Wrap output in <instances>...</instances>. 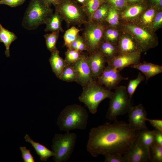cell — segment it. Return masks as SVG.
Listing matches in <instances>:
<instances>
[{
    "mask_svg": "<svg viewBox=\"0 0 162 162\" xmlns=\"http://www.w3.org/2000/svg\"><path fill=\"white\" fill-rule=\"evenodd\" d=\"M25 1L26 0H0V4L15 7L22 5Z\"/></svg>",
    "mask_w": 162,
    "mask_h": 162,
    "instance_id": "60d3db41",
    "label": "cell"
},
{
    "mask_svg": "<svg viewBox=\"0 0 162 162\" xmlns=\"http://www.w3.org/2000/svg\"><path fill=\"white\" fill-rule=\"evenodd\" d=\"M128 4L134 3H147L148 0H127Z\"/></svg>",
    "mask_w": 162,
    "mask_h": 162,
    "instance_id": "bcb514c9",
    "label": "cell"
},
{
    "mask_svg": "<svg viewBox=\"0 0 162 162\" xmlns=\"http://www.w3.org/2000/svg\"><path fill=\"white\" fill-rule=\"evenodd\" d=\"M130 66L139 70L143 74L147 81L162 72V66L145 61L142 63L140 62Z\"/></svg>",
    "mask_w": 162,
    "mask_h": 162,
    "instance_id": "ac0fdd59",
    "label": "cell"
},
{
    "mask_svg": "<svg viewBox=\"0 0 162 162\" xmlns=\"http://www.w3.org/2000/svg\"><path fill=\"white\" fill-rule=\"evenodd\" d=\"M162 26V11L158 10L154 18L152 28L154 31L161 27Z\"/></svg>",
    "mask_w": 162,
    "mask_h": 162,
    "instance_id": "f35d334b",
    "label": "cell"
},
{
    "mask_svg": "<svg viewBox=\"0 0 162 162\" xmlns=\"http://www.w3.org/2000/svg\"><path fill=\"white\" fill-rule=\"evenodd\" d=\"M58 78L67 82L76 81L77 74L72 64H66Z\"/></svg>",
    "mask_w": 162,
    "mask_h": 162,
    "instance_id": "4dcf8cb0",
    "label": "cell"
},
{
    "mask_svg": "<svg viewBox=\"0 0 162 162\" xmlns=\"http://www.w3.org/2000/svg\"><path fill=\"white\" fill-rule=\"evenodd\" d=\"M110 98L109 106L106 118L110 121L117 120V116L128 113L132 106L127 87L120 86H116Z\"/></svg>",
    "mask_w": 162,
    "mask_h": 162,
    "instance_id": "ba28073f",
    "label": "cell"
},
{
    "mask_svg": "<svg viewBox=\"0 0 162 162\" xmlns=\"http://www.w3.org/2000/svg\"><path fill=\"white\" fill-rule=\"evenodd\" d=\"M51 52L49 59L53 72L59 78L64 68L67 64L60 56L59 51L57 49Z\"/></svg>",
    "mask_w": 162,
    "mask_h": 162,
    "instance_id": "ffe728a7",
    "label": "cell"
},
{
    "mask_svg": "<svg viewBox=\"0 0 162 162\" xmlns=\"http://www.w3.org/2000/svg\"><path fill=\"white\" fill-rule=\"evenodd\" d=\"M88 115L86 109L81 105L74 104L65 107L60 113L57 124L60 130L69 132L70 130L86 128Z\"/></svg>",
    "mask_w": 162,
    "mask_h": 162,
    "instance_id": "7a4b0ae2",
    "label": "cell"
},
{
    "mask_svg": "<svg viewBox=\"0 0 162 162\" xmlns=\"http://www.w3.org/2000/svg\"><path fill=\"white\" fill-rule=\"evenodd\" d=\"M54 6L55 11L60 15L68 27L76 25L80 27L88 22L81 5L76 0H62Z\"/></svg>",
    "mask_w": 162,
    "mask_h": 162,
    "instance_id": "5b68a950",
    "label": "cell"
},
{
    "mask_svg": "<svg viewBox=\"0 0 162 162\" xmlns=\"http://www.w3.org/2000/svg\"><path fill=\"white\" fill-rule=\"evenodd\" d=\"M22 154V158L24 162H34V157L30 152L29 149L26 148V147L20 148Z\"/></svg>",
    "mask_w": 162,
    "mask_h": 162,
    "instance_id": "ab89813d",
    "label": "cell"
},
{
    "mask_svg": "<svg viewBox=\"0 0 162 162\" xmlns=\"http://www.w3.org/2000/svg\"><path fill=\"white\" fill-rule=\"evenodd\" d=\"M124 155L127 162H148L151 160L150 149L141 144L136 139Z\"/></svg>",
    "mask_w": 162,
    "mask_h": 162,
    "instance_id": "5bb4252c",
    "label": "cell"
},
{
    "mask_svg": "<svg viewBox=\"0 0 162 162\" xmlns=\"http://www.w3.org/2000/svg\"><path fill=\"white\" fill-rule=\"evenodd\" d=\"M122 31L132 35L140 46L142 52L156 47L158 44L156 35L152 29L137 24L125 22L121 25Z\"/></svg>",
    "mask_w": 162,
    "mask_h": 162,
    "instance_id": "8992f818",
    "label": "cell"
},
{
    "mask_svg": "<svg viewBox=\"0 0 162 162\" xmlns=\"http://www.w3.org/2000/svg\"><path fill=\"white\" fill-rule=\"evenodd\" d=\"M141 53H120L111 58L107 60L108 65L120 71L126 67L140 62Z\"/></svg>",
    "mask_w": 162,
    "mask_h": 162,
    "instance_id": "7c38bea8",
    "label": "cell"
},
{
    "mask_svg": "<svg viewBox=\"0 0 162 162\" xmlns=\"http://www.w3.org/2000/svg\"><path fill=\"white\" fill-rule=\"evenodd\" d=\"M26 142H29L31 144L34 148L37 154L40 157L41 160L46 161L47 159L51 156H54L55 154L52 151L50 150L45 146L43 145L39 142H36L33 141L26 134L24 137Z\"/></svg>",
    "mask_w": 162,
    "mask_h": 162,
    "instance_id": "44dd1931",
    "label": "cell"
},
{
    "mask_svg": "<svg viewBox=\"0 0 162 162\" xmlns=\"http://www.w3.org/2000/svg\"><path fill=\"white\" fill-rule=\"evenodd\" d=\"M138 131L131 129L126 122L117 120L113 124L106 123L92 128L89 133L87 151L94 157L100 155L124 154L136 140Z\"/></svg>",
    "mask_w": 162,
    "mask_h": 162,
    "instance_id": "6da1fadb",
    "label": "cell"
},
{
    "mask_svg": "<svg viewBox=\"0 0 162 162\" xmlns=\"http://www.w3.org/2000/svg\"><path fill=\"white\" fill-rule=\"evenodd\" d=\"M158 10L153 6L148 7L141 15L139 19V22L137 24L152 29L153 20Z\"/></svg>",
    "mask_w": 162,
    "mask_h": 162,
    "instance_id": "cb8c5ba5",
    "label": "cell"
},
{
    "mask_svg": "<svg viewBox=\"0 0 162 162\" xmlns=\"http://www.w3.org/2000/svg\"><path fill=\"white\" fill-rule=\"evenodd\" d=\"M104 162H127L124 154H113L104 156Z\"/></svg>",
    "mask_w": 162,
    "mask_h": 162,
    "instance_id": "74e56055",
    "label": "cell"
},
{
    "mask_svg": "<svg viewBox=\"0 0 162 162\" xmlns=\"http://www.w3.org/2000/svg\"><path fill=\"white\" fill-rule=\"evenodd\" d=\"M70 49L77 50L81 52L87 51L86 44L82 36L78 35L76 40L72 44Z\"/></svg>",
    "mask_w": 162,
    "mask_h": 162,
    "instance_id": "d590c367",
    "label": "cell"
},
{
    "mask_svg": "<svg viewBox=\"0 0 162 162\" xmlns=\"http://www.w3.org/2000/svg\"><path fill=\"white\" fill-rule=\"evenodd\" d=\"M107 60L117 55L119 53L117 44L104 40L100 44L97 49Z\"/></svg>",
    "mask_w": 162,
    "mask_h": 162,
    "instance_id": "603a6c76",
    "label": "cell"
},
{
    "mask_svg": "<svg viewBox=\"0 0 162 162\" xmlns=\"http://www.w3.org/2000/svg\"><path fill=\"white\" fill-rule=\"evenodd\" d=\"M76 1L81 5L84 4L86 0H76Z\"/></svg>",
    "mask_w": 162,
    "mask_h": 162,
    "instance_id": "7dc6e473",
    "label": "cell"
},
{
    "mask_svg": "<svg viewBox=\"0 0 162 162\" xmlns=\"http://www.w3.org/2000/svg\"><path fill=\"white\" fill-rule=\"evenodd\" d=\"M110 5L105 2L103 3L94 12L92 21L100 22H104L108 15Z\"/></svg>",
    "mask_w": 162,
    "mask_h": 162,
    "instance_id": "f546056e",
    "label": "cell"
},
{
    "mask_svg": "<svg viewBox=\"0 0 162 162\" xmlns=\"http://www.w3.org/2000/svg\"><path fill=\"white\" fill-rule=\"evenodd\" d=\"M128 113V124L131 129L136 131L148 129L146 124L147 113L142 104L132 106Z\"/></svg>",
    "mask_w": 162,
    "mask_h": 162,
    "instance_id": "4fadbf2b",
    "label": "cell"
},
{
    "mask_svg": "<svg viewBox=\"0 0 162 162\" xmlns=\"http://www.w3.org/2000/svg\"><path fill=\"white\" fill-rule=\"evenodd\" d=\"M154 130L155 142L162 146V131L156 129Z\"/></svg>",
    "mask_w": 162,
    "mask_h": 162,
    "instance_id": "7bdbcfd3",
    "label": "cell"
},
{
    "mask_svg": "<svg viewBox=\"0 0 162 162\" xmlns=\"http://www.w3.org/2000/svg\"><path fill=\"white\" fill-rule=\"evenodd\" d=\"M148 8L147 3L128 4L120 13V18L126 22H132L139 19Z\"/></svg>",
    "mask_w": 162,
    "mask_h": 162,
    "instance_id": "e0dca14e",
    "label": "cell"
},
{
    "mask_svg": "<svg viewBox=\"0 0 162 162\" xmlns=\"http://www.w3.org/2000/svg\"><path fill=\"white\" fill-rule=\"evenodd\" d=\"M17 38L13 32L4 28L0 22V42L5 47V55L7 57L10 56V47L11 43Z\"/></svg>",
    "mask_w": 162,
    "mask_h": 162,
    "instance_id": "7402d4cb",
    "label": "cell"
},
{
    "mask_svg": "<svg viewBox=\"0 0 162 162\" xmlns=\"http://www.w3.org/2000/svg\"><path fill=\"white\" fill-rule=\"evenodd\" d=\"M77 135L73 133L67 132L64 134H56L51 146L55 155L56 162H65L70 158L75 146Z\"/></svg>",
    "mask_w": 162,
    "mask_h": 162,
    "instance_id": "52a82bcc",
    "label": "cell"
},
{
    "mask_svg": "<svg viewBox=\"0 0 162 162\" xmlns=\"http://www.w3.org/2000/svg\"><path fill=\"white\" fill-rule=\"evenodd\" d=\"M59 32H52L44 36L47 48L51 52L57 49L56 44L58 39Z\"/></svg>",
    "mask_w": 162,
    "mask_h": 162,
    "instance_id": "1f68e13d",
    "label": "cell"
},
{
    "mask_svg": "<svg viewBox=\"0 0 162 162\" xmlns=\"http://www.w3.org/2000/svg\"><path fill=\"white\" fill-rule=\"evenodd\" d=\"M119 11L123 10L128 4L127 0H104Z\"/></svg>",
    "mask_w": 162,
    "mask_h": 162,
    "instance_id": "8d00e7d4",
    "label": "cell"
},
{
    "mask_svg": "<svg viewBox=\"0 0 162 162\" xmlns=\"http://www.w3.org/2000/svg\"><path fill=\"white\" fill-rule=\"evenodd\" d=\"M89 53L87 56V61L94 79L96 81L104 69L107 59L98 50Z\"/></svg>",
    "mask_w": 162,
    "mask_h": 162,
    "instance_id": "9a60e30c",
    "label": "cell"
},
{
    "mask_svg": "<svg viewBox=\"0 0 162 162\" xmlns=\"http://www.w3.org/2000/svg\"><path fill=\"white\" fill-rule=\"evenodd\" d=\"M113 93L94 80L83 87L79 99L85 104L91 113L94 114L100 103L106 98L110 99Z\"/></svg>",
    "mask_w": 162,
    "mask_h": 162,
    "instance_id": "277c9868",
    "label": "cell"
},
{
    "mask_svg": "<svg viewBox=\"0 0 162 162\" xmlns=\"http://www.w3.org/2000/svg\"><path fill=\"white\" fill-rule=\"evenodd\" d=\"M136 140L141 144L150 149L155 142L154 130L146 129L138 131Z\"/></svg>",
    "mask_w": 162,
    "mask_h": 162,
    "instance_id": "d4e9b609",
    "label": "cell"
},
{
    "mask_svg": "<svg viewBox=\"0 0 162 162\" xmlns=\"http://www.w3.org/2000/svg\"><path fill=\"white\" fill-rule=\"evenodd\" d=\"M85 27L82 36L87 45V52L90 53L97 50L104 40V34L106 25L104 22L93 21L84 25Z\"/></svg>",
    "mask_w": 162,
    "mask_h": 162,
    "instance_id": "9c48e42d",
    "label": "cell"
},
{
    "mask_svg": "<svg viewBox=\"0 0 162 162\" xmlns=\"http://www.w3.org/2000/svg\"><path fill=\"white\" fill-rule=\"evenodd\" d=\"M50 6L43 0H30L22 22V25L28 30H34L45 24L53 13Z\"/></svg>",
    "mask_w": 162,
    "mask_h": 162,
    "instance_id": "3957f363",
    "label": "cell"
},
{
    "mask_svg": "<svg viewBox=\"0 0 162 162\" xmlns=\"http://www.w3.org/2000/svg\"><path fill=\"white\" fill-rule=\"evenodd\" d=\"M46 4L50 6L52 5L54 6L58 4L61 2L62 0H43Z\"/></svg>",
    "mask_w": 162,
    "mask_h": 162,
    "instance_id": "f6af8a7d",
    "label": "cell"
},
{
    "mask_svg": "<svg viewBox=\"0 0 162 162\" xmlns=\"http://www.w3.org/2000/svg\"><path fill=\"white\" fill-rule=\"evenodd\" d=\"M146 121L149 122L157 130L162 131V120L161 119H150L147 118Z\"/></svg>",
    "mask_w": 162,
    "mask_h": 162,
    "instance_id": "b9f144b4",
    "label": "cell"
},
{
    "mask_svg": "<svg viewBox=\"0 0 162 162\" xmlns=\"http://www.w3.org/2000/svg\"><path fill=\"white\" fill-rule=\"evenodd\" d=\"M82 52L72 49H68L65 53L64 60L67 64H72L78 60L82 56Z\"/></svg>",
    "mask_w": 162,
    "mask_h": 162,
    "instance_id": "836d02e7",
    "label": "cell"
},
{
    "mask_svg": "<svg viewBox=\"0 0 162 162\" xmlns=\"http://www.w3.org/2000/svg\"><path fill=\"white\" fill-rule=\"evenodd\" d=\"M122 32L117 44L119 53H142L141 49L135 38L128 33L123 31Z\"/></svg>",
    "mask_w": 162,
    "mask_h": 162,
    "instance_id": "2e32d148",
    "label": "cell"
},
{
    "mask_svg": "<svg viewBox=\"0 0 162 162\" xmlns=\"http://www.w3.org/2000/svg\"><path fill=\"white\" fill-rule=\"evenodd\" d=\"M63 20L60 15L55 11L46 20L45 24L46 25L45 31L63 32L64 30L62 27V23Z\"/></svg>",
    "mask_w": 162,
    "mask_h": 162,
    "instance_id": "d6986e66",
    "label": "cell"
},
{
    "mask_svg": "<svg viewBox=\"0 0 162 162\" xmlns=\"http://www.w3.org/2000/svg\"><path fill=\"white\" fill-rule=\"evenodd\" d=\"M104 2V0H86L84 4L81 5L87 17L88 22L92 21L94 12Z\"/></svg>",
    "mask_w": 162,
    "mask_h": 162,
    "instance_id": "484cf974",
    "label": "cell"
},
{
    "mask_svg": "<svg viewBox=\"0 0 162 162\" xmlns=\"http://www.w3.org/2000/svg\"><path fill=\"white\" fill-rule=\"evenodd\" d=\"M118 27L106 26L104 34V40L117 44L122 34Z\"/></svg>",
    "mask_w": 162,
    "mask_h": 162,
    "instance_id": "4316f807",
    "label": "cell"
},
{
    "mask_svg": "<svg viewBox=\"0 0 162 162\" xmlns=\"http://www.w3.org/2000/svg\"><path fill=\"white\" fill-rule=\"evenodd\" d=\"M152 151V162H162V146L154 142L151 146Z\"/></svg>",
    "mask_w": 162,
    "mask_h": 162,
    "instance_id": "e575fe53",
    "label": "cell"
},
{
    "mask_svg": "<svg viewBox=\"0 0 162 162\" xmlns=\"http://www.w3.org/2000/svg\"><path fill=\"white\" fill-rule=\"evenodd\" d=\"M120 71L116 68L108 65L100 76L97 80V82L100 85L104 86L108 89L115 88L122 80H126L128 78L123 76Z\"/></svg>",
    "mask_w": 162,
    "mask_h": 162,
    "instance_id": "30bf717a",
    "label": "cell"
},
{
    "mask_svg": "<svg viewBox=\"0 0 162 162\" xmlns=\"http://www.w3.org/2000/svg\"><path fill=\"white\" fill-rule=\"evenodd\" d=\"M152 6L155 7L158 10H161L162 0H150Z\"/></svg>",
    "mask_w": 162,
    "mask_h": 162,
    "instance_id": "ee69618b",
    "label": "cell"
},
{
    "mask_svg": "<svg viewBox=\"0 0 162 162\" xmlns=\"http://www.w3.org/2000/svg\"><path fill=\"white\" fill-rule=\"evenodd\" d=\"M145 78V76L141 72H139L136 78L129 81L127 87V90L130 99L132 97L138 85L144 81Z\"/></svg>",
    "mask_w": 162,
    "mask_h": 162,
    "instance_id": "d6a6232c",
    "label": "cell"
},
{
    "mask_svg": "<svg viewBox=\"0 0 162 162\" xmlns=\"http://www.w3.org/2000/svg\"><path fill=\"white\" fill-rule=\"evenodd\" d=\"M72 64L77 74L76 82L82 87L94 80L86 56L82 54L81 57Z\"/></svg>",
    "mask_w": 162,
    "mask_h": 162,
    "instance_id": "8fae6325",
    "label": "cell"
},
{
    "mask_svg": "<svg viewBox=\"0 0 162 162\" xmlns=\"http://www.w3.org/2000/svg\"><path fill=\"white\" fill-rule=\"evenodd\" d=\"M120 12L110 5L107 16L104 23L106 26L118 27L120 25Z\"/></svg>",
    "mask_w": 162,
    "mask_h": 162,
    "instance_id": "83f0119b",
    "label": "cell"
},
{
    "mask_svg": "<svg viewBox=\"0 0 162 162\" xmlns=\"http://www.w3.org/2000/svg\"><path fill=\"white\" fill-rule=\"evenodd\" d=\"M82 30V29H79L74 26L67 30L63 36L64 46L68 49H70L72 44L76 38L79 32Z\"/></svg>",
    "mask_w": 162,
    "mask_h": 162,
    "instance_id": "f1b7e54d",
    "label": "cell"
}]
</instances>
